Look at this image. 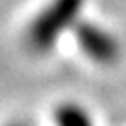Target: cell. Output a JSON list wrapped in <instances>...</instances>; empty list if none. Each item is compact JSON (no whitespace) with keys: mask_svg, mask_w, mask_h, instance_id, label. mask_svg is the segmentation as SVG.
Wrapping results in <instances>:
<instances>
[{"mask_svg":"<svg viewBox=\"0 0 126 126\" xmlns=\"http://www.w3.org/2000/svg\"><path fill=\"white\" fill-rule=\"evenodd\" d=\"M57 126H94L91 116L77 104H61L55 112Z\"/></svg>","mask_w":126,"mask_h":126,"instance_id":"obj_3","label":"cell"},{"mask_svg":"<svg viewBox=\"0 0 126 126\" xmlns=\"http://www.w3.org/2000/svg\"><path fill=\"white\" fill-rule=\"evenodd\" d=\"M85 0H51L26 32V45L33 53H47L63 30L73 26Z\"/></svg>","mask_w":126,"mask_h":126,"instance_id":"obj_1","label":"cell"},{"mask_svg":"<svg viewBox=\"0 0 126 126\" xmlns=\"http://www.w3.org/2000/svg\"><path fill=\"white\" fill-rule=\"evenodd\" d=\"M77 41L83 53L100 65H112L120 57V43L118 39L96 24H79L77 28Z\"/></svg>","mask_w":126,"mask_h":126,"instance_id":"obj_2","label":"cell"},{"mask_svg":"<svg viewBox=\"0 0 126 126\" xmlns=\"http://www.w3.org/2000/svg\"><path fill=\"white\" fill-rule=\"evenodd\" d=\"M10 126H28V124H22V122H18V124H10Z\"/></svg>","mask_w":126,"mask_h":126,"instance_id":"obj_4","label":"cell"}]
</instances>
